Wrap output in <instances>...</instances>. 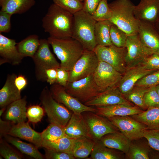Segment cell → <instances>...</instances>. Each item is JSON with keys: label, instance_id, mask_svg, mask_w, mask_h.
I'll return each mask as SVG.
<instances>
[{"label": "cell", "instance_id": "cell-1", "mask_svg": "<svg viewBox=\"0 0 159 159\" xmlns=\"http://www.w3.org/2000/svg\"><path fill=\"white\" fill-rule=\"evenodd\" d=\"M74 14L53 3L42 19L44 31L59 39L72 37Z\"/></svg>", "mask_w": 159, "mask_h": 159}, {"label": "cell", "instance_id": "cell-12", "mask_svg": "<svg viewBox=\"0 0 159 159\" xmlns=\"http://www.w3.org/2000/svg\"><path fill=\"white\" fill-rule=\"evenodd\" d=\"M112 123L131 141L143 138L147 126L131 116H114L107 118Z\"/></svg>", "mask_w": 159, "mask_h": 159}, {"label": "cell", "instance_id": "cell-30", "mask_svg": "<svg viewBox=\"0 0 159 159\" xmlns=\"http://www.w3.org/2000/svg\"><path fill=\"white\" fill-rule=\"evenodd\" d=\"M122 152L106 147L98 141L96 142L90 154L92 159H122L125 158Z\"/></svg>", "mask_w": 159, "mask_h": 159}, {"label": "cell", "instance_id": "cell-11", "mask_svg": "<svg viewBox=\"0 0 159 159\" xmlns=\"http://www.w3.org/2000/svg\"><path fill=\"white\" fill-rule=\"evenodd\" d=\"M99 62L93 51L85 50L72 68L68 71V82L75 81L93 74Z\"/></svg>", "mask_w": 159, "mask_h": 159}, {"label": "cell", "instance_id": "cell-37", "mask_svg": "<svg viewBox=\"0 0 159 159\" xmlns=\"http://www.w3.org/2000/svg\"><path fill=\"white\" fill-rule=\"evenodd\" d=\"M110 34L113 45L119 47H125L128 35L124 31L112 24L110 27Z\"/></svg>", "mask_w": 159, "mask_h": 159}, {"label": "cell", "instance_id": "cell-39", "mask_svg": "<svg viewBox=\"0 0 159 159\" xmlns=\"http://www.w3.org/2000/svg\"><path fill=\"white\" fill-rule=\"evenodd\" d=\"M54 3L74 14L82 9L83 3L80 0H52Z\"/></svg>", "mask_w": 159, "mask_h": 159}, {"label": "cell", "instance_id": "cell-40", "mask_svg": "<svg viewBox=\"0 0 159 159\" xmlns=\"http://www.w3.org/2000/svg\"><path fill=\"white\" fill-rule=\"evenodd\" d=\"M6 140L1 139L0 154L6 159H21L23 155L10 146Z\"/></svg>", "mask_w": 159, "mask_h": 159}, {"label": "cell", "instance_id": "cell-55", "mask_svg": "<svg viewBox=\"0 0 159 159\" xmlns=\"http://www.w3.org/2000/svg\"><path fill=\"white\" fill-rule=\"evenodd\" d=\"M155 89L159 96V85L155 87Z\"/></svg>", "mask_w": 159, "mask_h": 159}, {"label": "cell", "instance_id": "cell-26", "mask_svg": "<svg viewBox=\"0 0 159 159\" xmlns=\"http://www.w3.org/2000/svg\"><path fill=\"white\" fill-rule=\"evenodd\" d=\"M35 4V0H0L1 10L11 15L24 13Z\"/></svg>", "mask_w": 159, "mask_h": 159}, {"label": "cell", "instance_id": "cell-41", "mask_svg": "<svg viewBox=\"0 0 159 159\" xmlns=\"http://www.w3.org/2000/svg\"><path fill=\"white\" fill-rule=\"evenodd\" d=\"M159 85V70L148 74L140 79L135 86L149 88Z\"/></svg>", "mask_w": 159, "mask_h": 159}, {"label": "cell", "instance_id": "cell-42", "mask_svg": "<svg viewBox=\"0 0 159 159\" xmlns=\"http://www.w3.org/2000/svg\"><path fill=\"white\" fill-rule=\"evenodd\" d=\"M143 137L151 148L159 151V129H146Z\"/></svg>", "mask_w": 159, "mask_h": 159}, {"label": "cell", "instance_id": "cell-38", "mask_svg": "<svg viewBox=\"0 0 159 159\" xmlns=\"http://www.w3.org/2000/svg\"><path fill=\"white\" fill-rule=\"evenodd\" d=\"M112 16L107 0H102L92 15L97 22L110 20Z\"/></svg>", "mask_w": 159, "mask_h": 159}, {"label": "cell", "instance_id": "cell-56", "mask_svg": "<svg viewBox=\"0 0 159 159\" xmlns=\"http://www.w3.org/2000/svg\"><path fill=\"white\" fill-rule=\"evenodd\" d=\"M80 0L82 1H84L85 0Z\"/></svg>", "mask_w": 159, "mask_h": 159}, {"label": "cell", "instance_id": "cell-18", "mask_svg": "<svg viewBox=\"0 0 159 159\" xmlns=\"http://www.w3.org/2000/svg\"><path fill=\"white\" fill-rule=\"evenodd\" d=\"M156 70L147 69L141 64L127 69L122 74L117 87L124 95L129 92L140 79Z\"/></svg>", "mask_w": 159, "mask_h": 159}, {"label": "cell", "instance_id": "cell-34", "mask_svg": "<svg viewBox=\"0 0 159 159\" xmlns=\"http://www.w3.org/2000/svg\"><path fill=\"white\" fill-rule=\"evenodd\" d=\"M74 140L75 139L71 138L66 135L53 141L43 140L42 147L56 151L72 154Z\"/></svg>", "mask_w": 159, "mask_h": 159}, {"label": "cell", "instance_id": "cell-8", "mask_svg": "<svg viewBox=\"0 0 159 159\" xmlns=\"http://www.w3.org/2000/svg\"><path fill=\"white\" fill-rule=\"evenodd\" d=\"M91 138L95 142L105 135L119 131L107 117L95 112L86 111L82 113Z\"/></svg>", "mask_w": 159, "mask_h": 159}, {"label": "cell", "instance_id": "cell-21", "mask_svg": "<svg viewBox=\"0 0 159 159\" xmlns=\"http://www.w3.org/2000/svg\"><path fill=\"white\" fill-rule=\"evenodd\" d=\"M97 114L107 118L114 116H131L139 114L143 110L137 106L124 104L95 107Z\"/></svg>", "mask_w": 159, "mask_h": 159}, {"label": "cell", "instance_id": "cell-20", "mask_svg": "<svg viewBox=\"0 0 159 159\" xmlns=\"http://www.w3.org/2000/svg\"><path fill=\"white\" fill-rule=\"evenodd\" d=\"M134 14L138 20L153 24L159 14V0H140L135 6Z\"/></svg>", "mask_w": 159, "mask_h": 159}, {"label": "cell", "instance_id": "cell-31", "mask_svg": "<svg viewBox=\"0 0 159 159\" xmlns=\"http://www.w3.org/2000/svg\"><path fill=\"white\" fill-rule=\"evenodd\" d=\"M112 24L109 20L96 22L95 34L97 45L107 46L113 44L110 34Z\"/></svg>", "mask_w": 159, "mask_h": 159}, {"label": "cell", "instance_id": "cell-29", "mask_svg": "<svg viewBox=\"0 0 159 159\" xmlns=\"http://www.w3.org/2000/svg\"><path fill=\"white\" fill-rule=\"evenodd\" d=\"M96 142L91 138L82 137L75 139L72 154L75 158H84L90 155Z\"/></svg>", "mask_w": 159, "mask_h": 159}, {"label": "cell", "instance_id": "cell-25", "mask_svg": "<svg viewBox=\"0 0 159 159\" xmlns=\"http://www.w3.org/2000/svg\"><path fill=\"white\" fill-rule=\"evenodd\" d=\"M98 141L106 147L119 150L125 154L128 151L132 141L119 131L107 134Z\"/></svg>", "mask_w": 159, "mask_h": 159}, {"label": "cell", "instance_id": "cell-47", "mask_svg": "<svg viewBox=\"0 0 159 159\" xmlns=\"http://www.w3.org/2000/svg\"><path fill=\"white\" fill-rule=\"evenodd\" d=\"M141 64L147 69L159 70V54L151 55L146 58Z\"/></svg>", "mask_w": 159, "mask_h": 159}, {"label": "cell", "instance_id": "cell-43", "mask_svg": "<svg viewBox=\"0 0 159 159\" xmlns=\"http://www.w3.org/2000/svg\"><path fill=\"white\" fill-rule=\"evenodd\" d=\"M44 114L42 107L38 105H33L27 109L26 115L29 121L36 123L41 121Z\"/></svg>", "mask_w": 159, "mask_h": 159}, {"label": "cell", "instance_id": "cell-23", "mask_svg": "<svg viewBox=\"0 0 159 159\" xmlns=\"http://www.w3.org/2000/svg\"><path fill=\"white\" fill-rule=\"evenodd\" d=\"M65 132L67 136L73 139L82 137L91 138L82 113L76 114L73 113L65 127Z\"/></svg>", "mask_w": 159, "mask_h": 159}, {"label": "cell", "instance_id": "cell-4", "mask_svg": "<svg viewBox=\"0 0 159 159\" xmlns=\"http://www.w3.org/2000/svg\"><path fill=\"white\" fill-rule=\"evenodd\" d=\"M96 22L82 9L74 14L72 37L79 42L85 50L93 51L97 45L95 34Z\"/></svg>", "mask_w": 159, "mask_h": 159}, {"label": "cell", "instance_id": "cell-35", "mask_svg": "<svg viewBox=\"0 0 159 159\" xmlns=\"http://www.w3.org/2000/svg\"><path fill=\"white\" fill-rule=\"evenodd\" d=\"M149 88L135 86L129 92L124 95L127 100L141 109H147L148 108L144 101V96Z\"/></svg>", "mask_w": 159, "mask_h": 159}, {"label": "cell", "instance_id": "cell-33", "mask_svg": "<svg viewBox=\"0 0 159 159\" xmlns=\"http://www.w3.org/2000/svg\"><path fill=\"white\" fill-rule=\"evenodd\" d=\"M40 43V39L36 34L31 35L17 43L19 52L24 57L32 58L37 51Z\"/></svg>", "mask_w": 159, "mask_h": 159}, {"label": "cell", "instance_id": "cell-49", "mask_svg": "<svg viewBox=\"0 0 159 159\" xmlns=\"http://www.w3.org/2000/svg\"><path fill=\"white\" fill-rule=\"evenodd\" d=\"M102 0H85L82 10L92 16Z\"/></svg>", "mask_w": 159, "mask_h": 159}, {"label": "cell", "instance_id": "cell-5", "mask_svg": "<svg viewBox=\"0 0 159 159\" xmlns=\"http://www.w3.org/2000/svg\"><path fill=\"white\" fill-rule=\"evenodd\" d=\"M39 99L50 122L65 127L73 112L54 99L47 86L42 91Z\"/></svg>", "mask_w": 159, "mask_h": 159}, {"label": "cell", "instance_id": "cell-51", "mask_svg": "<svg viewBox=\"0 0 159 159\" xmlns=\"http://www.w3.org/2000/svg\"><path fill=\"white\" fill-rule=\"evenodd\" d=\"M13 124L10 122L3 120L0 118V138L7 135L11 127Z\"/></svg>", "mask_w": 159, "mask_h": 159}, {"label": "cell", "instance_id": "cell-36", "mask_svg": "<svg viewBox=\"0 0 159 159\" xmlns=\"http://www.w3.org/2000/svg\"><path fill=\"white\" fill-rule=\"evenodd\" d=\"M65 127L54 123L50 125L41 132L43 140L53 141L66 136Z\"/></svg>", "mask_w": 159, "mask_h": 159}, {"label": "cell", "instance_id": "cell-45", "mask_svg": "<svg viewBox=\"0 0 159 159\" xmlns=\"http://www.w3.org/2000/svg\"><path fill=\"white\" fill-rule=\"evenodd\" d=\"M44 148L45 157L47 159H74L75 158L72 154Z\"/></svg>", "mask_w": 159, "mask_h": 159}, {"label": "cell", "instance_id": "cell-15", "mask_svg": "<svg viewBox=\"0 0 159 159\" xmlns=\"http://www.w3.org/2000/svg\"><path fill=\"white\" fill-rule=\"evenodd\" d=\"M138 34L142 43L152 54H159V34L153 24L138 20Z\"/></svg>", "mask_w": 159, "mask_h": 159}, {"label": "cell", "instance_id": "cell-7", "mask_svg": "<svg viewBox=\"0 0 159 159\" xmlns=\"http://www.w3.org/2000/svg\"><path fill=\"white\" fill-rule=\"evenodd\" d=\"M64 87L68 93L84 104L101 93L93 74L75 81L68 82Z\"/></svg>", "mask_w": 159, "mask_h": 159}, {"label": "cell", "instance_id": "cell-52", "mask_svg": "<svg viewBox=\"0 0 159 159\" xmlns=\"http://www.w3.org/2000/svg\"><path fill=\"white\" fill-rule=\"evenodd\" d=\"M15 83L17 88L21 91L26 87L27 84V81L24 76L20 75L16 77Z\"/></svg>", "mask_w": 159, "mask_h": 159}, {"label": "cell", "instance_id": "cell-3", "mask_svg": "<svg viewBox=\"0 0 159 159\" xmlns=\"http://www.w3.org/2000/svg\"><path fill=\"white\" fill-rule=\"evenodd\" d=\"M112 13L109 20L128 36L138 33V20L134 14L135 5L130 0H115L108 3Z\"/></svg>", "mask_w": 159, "mask_h": 159}, {"label": "cell", "instance_id": "cell-54", "mask_svg": "<svg viewBox=\"0 0 159 159\" xmlns=\"http://www.w3.org/2000/svg\"><path fill=\"white\" fill-rule=\"evenodd\" d=\"M6 107H3L1 108L0 110V116H1L3 113L6 110Z\"/></svg>", "mask_w": 159, "mask_h": 159}, {"label": "cell", "instance_id": "cell-17", "mask_svg": "<svg viewBox=\"0 0 159 159\" xmlns=\"http://www.w3.org/2000/svg\"><path fill=\"white\" fill-rule=\"evenodd\" d=\"M15 40L0 34V65L8 63L18 65L24 57L18 51Z\"/></svg>", "mask_w": 159, "mask_h": 159}, {"label": "cell", "instance_id": "cell-14", "mask_svg": "<svg viewBox=\"0 0 159 159\" xmlns=\"http://www.w3.org/2000/svg\"><path fill=\"white\" fill-rule=\"evenodd\" d=\"M125 47L127 69L141 64L152 54L143 45L138 33L127 36Z\"/></svg>", "mask_w": 159, "mask_h": 159}, {"label": "cell", "instance_id": "cell-32", "mask_svg": "<svg viewBox=\"0 0 159 159\" xmlns=\"http://www.w3.org/2000/svg\"><path fill=\"white\" fill-rule=\"evenodd\" d=\"M4 137L7 142L14 145L22 153L36 159L44 158L43 155L35 145L23 142L15 137L9 135H6Z\"/></svg>", "mask_w": 159, "mask_h": 159}, {"label": "cell", "instance_id": "cell-19", "mask_svg": "<svg viewBox=\"0 0 159 159\" xmlns=\"http://www.w3.org/2000/svg\"><path fill=\"white\" fill-rule=\"evenodd\" d=\"M7 135L19 138L33 144L38 148L42 147L43 141L41 133L32 129L28 122L13 124Z\"/></svg>", "mask_w": 159, "mask_h": 159}, {"label": "cell", "instance_id": "cell-10", "mask_svg": "<svg viewBox=\"0 0 159 159\" xmlns=\"http://www.w3.org/2000/svg\"><path fill=\"white\" fill-rule=\"evenodd\" d=\"M93 75L101 93L117 87L122 76L110 65L102 61H99Z\"/></svg>", "mask_w": 159, "mask_h": 159}, {"label": "cell", "instance_id": "cell-9", "mask_svg": "<svg viewBox=\"0 0 159 159\" xmlns=\"http://www.w3.org/2000/svg\"><path fill=\"white\" fill-rule=\"evenodd\" d=\"M99 61L105 62L123 74L127 70L125 47H119L114 45L103 46L97 45L93 50Z\"/></svg>", "mask_w": 159, "mask_h": 159}, {"label": "cell", "instance_id": "cell-13", "mask_svg": "<svg viewBox=\"0 0 159 159\" xmlns=\"http://www.w3.org/2000/svg\"><path fill=\"white\" fill-rule=\"evenodd\" d=\"M49 89L54 99L73 113L81 114L86 111L96 112L95 108L85 105L68 93L63 86L56 83L51 85Z\"/></svg>", "mask_w": 159, "mask_h": 159}, {"label": "cell", "instance_id": "cell-48", "mask_svg": "<svg viewBox=\"0 0 159 159\" xmlns=\"http://www.w3.org/2000/svg\"><path fill=\"white\" fill-rule=\"evenodd\" d=\"M56 83L64 87L68 82L69 74L68 71L61 68H57Z\"/></svg>", "mask_w": 159, "mask_h": 159}, {"label": "cell", "instance_id": "cell-28", "mask_svg": "<svg viewBox=\"0 0 159 159\" xmlns=\"http://www.w3.org/2000/svg\"><path fill=\"white\" fill-rule=\"evenodd\" d=\"M147 144L132 141L127 152L125 154V158L129 159H153L155 151Z\"/></svg>", "mask_w": 159, "mask_h": 159}, {"label": "cell", "instance_id": "cell-53", "mask_svg": "<svg viewBox=\"0 0 159 159\" xmlns=\"http://www.w3.org/2000/svg\"><path fill=\"white\" fill-rule=\"evenodd\" d=\"M153 25L156 29L159 34V14L156 21Z\"/></svg>", "mask_w": 159, "mask_h": 159}, {"label": "cell", "instance_id": "cell-27", "mask_svg": "<svg viewBox=\"0 0 159 159\" xmlns=\"http://www.w3.org/2000/svg\"><path fill=\"white\" fill-rule=\"evenodd\" d=\"M130 116L145 125L147 129H159V107H148L141 113Z\"/></svg>", "mask_w": 159, "mask_h": 159}, {"label": "cell", "instance_id": "cell-46", "mask_svg": "<svg viewBox=\"0 0 159 159\" xmlns=\"http://www.w3.org/2000/svg\"><path fill=\"white\" fill-rule=\"evenodd\" d=\"M12 15L3 11H0V33L8 32L11 28V17Z\"/></svg>", "mask_w": 159, "mask_h": 159}, {"label": "cell", "instance_id": "cell-6", "mask_svg": "<svg viewBox=\"0 0 159 159\" xmlns=\"http://www.w3.org/2000/svg\"><path fill=\"white\" fill-rule=\"evenodd\" d=\"M49 45L47 39H40L38 48L32 58L35 65L36 79L42 82L46 81L45 71L47 69L60 67V64L50 50Z\"/></svg>", "mask_w": 159, "mask_h": 159}, {"label": "cell", "instance_id": "cell-44", "mask_svg": "<svg viewBox=\"0 0 159 159\" xmlns=\"http://www.w3.org/2000/svg\"><path fill=\"white\" fill-rule=\"evenodd\" d=\"M155 87H150L144 95V101L148 108L159 107V96Z\"/></svg>", "mask_w": 159, "mask_h": 159}, {"label": "cell", "instance_id": "cell-22", "mask_svg": "<svg viewBox=\"0 0 159 159\" xmlns=\"http://www.w3.org/2000/svg\"><path fill=\"white\" fill-rule=\"evenodd\" d=\"M14 73L8 75L5 82L0 90V107H6L11 103L21 98V91L16 87Z\"/></svg>", "mask_w": 159, "mask_h": 159}, {"label": "cell", "instance_id": "cell-16", "mask_svg": "<svg viewBox=\"0 0 159 159\" xmlns=\"http://www.w3.org/2000/svg\"><path fill=\"white\" fill-rule=\"evenodd\" d=\"M84 104L88 106L95 107L117 104L134 105L125 98L118 87L100 93Z\"/></svg>", "mask_w": 159, "mask_h": 159}, {"label": "cell", "instance_id": "cell-24", "mask_svg": "<svg viewBox=\"0 0 159 159\" xmlns=\"http://www.w3.org/2000/svg\"><path fill=\"white\" fill-rule=\"evenodd\" d=\"M26 104L25 96L9 105L4 114L5 120L14 124L25 122L27 117Z\"/></svg>", "mask_w": 159, "mask_h": 159}, {"label": "cell", "instance_id": "cell-50", "mask_svg": "<svg viewBox=\"0 0 159 159\" xmlns=\"http://www.w3.org/2000/svg\"><path fill=\"white\" fill-rule=\"evenodd\" d=\"M57 69L50 68L45 71L46 82L52 85L56 83L57 78Z\"/></svg>", "mask_w": 159, "mask_h": 159}, {"label": "cell", "instance_id": "cell-2", "mask_svg": "<svg viewBox=\"0 0 159 159\" xmlns=\"http://www.w3.org/2000/svg\"><path fill=\"white\" fill-rule=\"evenodd\" d=\"M47 39L60 61V67L68 71L85 50L81 44L72 37L59 39L50 36Z\"/></svg>", "mask_w": 159, "mask_h": 159}]
</instances>
